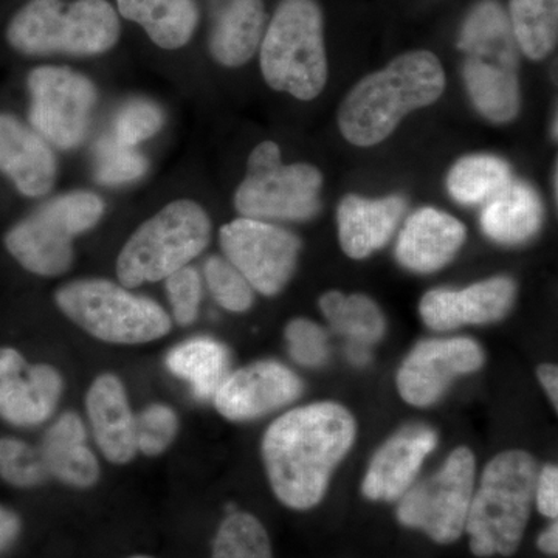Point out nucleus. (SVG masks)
Returning <instances> with one entry per match:
<instances>
[{"mask_svg": "<svg viewBox=\"0 0 558 558\" xmlns=\"http://www.w3.org/2000/svg\"><path fill=\"white\" fill-rule=\"evenodd\" d=\"M355 438L354 414L332 400L296 407L271 422L260 453L278 501L293 510L318 506Z\"/></svg>", "mask_w": 558, "mask_h": 558, "instance_id": "obj_1", "label": "nucleus"}, {"mask_svg": "<svg viewBox=\"0 0 558 558\" xmlns=\"http://www.w3.org/2000/svg\"><path fill=\"white\" fill-rule=\"evenodd\" d=\"M446 89V73L435 53L414 50L352 87L339 110V130L360 148L379 145L413 110L427 108Z\"/></svg>", "mask_w": 558, "mask_h": 558, "instance_id": "obj_2", "label": "nucleus"}, {"mask_svg": "<svg viewBox=\"0 0 558 558\" xmlns=\"http://www.w3.org/2000/svg\"><path fill=\"white\" fill-rule=\"evenodd\" d=\"M537 475V461L524 450H505L487 462L465 523L473 556L510 557L519 550Z\"/></svg>", "mask_w": 558, "mask_h": 558, "instance_id": "obj_3", "label": "nucleus"}, {"mask_svg": "<svg viewBox=\"0 0 558 558\" xmlns=\"http://www.w3.org/2000/svg\"><path fill=\"white\" fill-rule=\"evenodd\" d=\"M119 14L108 0H31L7 27V40L28 57H97L117 46Z\"/></svg>", "mask_w": 558, "mask_h": 558, "instance_id": "obj_4", "label": "nucleus"}, {"mask_svg": "<svg viewBox=\"0 0 558 558\" xmlns=\"http://www.w3.org/2000/svg\"><path fill=\"white\" fill-rule=\"evenodd\" d=\"M260 72L271 89L301 101L328 83L325 22L317 0H281L260 40Z\"/></svg>", "mask_w": 558, "mask_h": 558, "instance_id": "obj_5", "label": "nucleus"}, {"mask_svg": "<svg viewBox=\"0 0 558 558\" xmlns=\"http://www.w3.org/2000/svg\"><path fill=\"white\" fill-rule=\"evenodd\" d=\"M211 240V220L194 201L171 202L132 233L117 259L123 288L157 282L190 266Z\"/></svg>", "mask_w": 558, "mask_h": 558, "instance_id": "obj_6", "label": "nucleus"}, {"mask_svg": "<svg viewBox=\"0 0 558 558\" xmlns=\"http://www.w3.org/2000/svg\"><path fill=\"white\" fill-rule=\"evenodd\" d=\"M54 303L94 339L143 344L170 333L172 319L156 301L101 278L76 279L54 293Z\"/></svg>", "mask_w": 558, "mask_h": 558, "instance_id": "obj_7", "label": "nucleus"}, {"mask_svg": "<svg viewBox=\"0 0 558 558\" xmlns=\"http://www.w3.org/2000/svg\"><path fill=\"white\" fill-rule=\"evenodd\" d=\"M105 208L101 197L90 191L61 194L16 223L5 234V247L25 270L61 277L75 258L73 240L94 229Z\"/></svg>", "mask_w": 558, "mask_h": 558, "instance_id": "obj_8", "label": "nucleus"}, {"mask_svg": "<svg viewBox=\"0 0 558 558\" xmlns=\"http://www.w3.org/2000/svg\"><path fill=\"white\" fill-rule=\"evenodd\" d=\"M322 172L307 163L284 165L277 143L263 142L248 157L247 175L234 194L242 218L307 220L319 209Z\"/></svg>", "mask_w": 558, "mask_h": 558, "instance_id": "obj_9", "label": "nucleus"}, {"mask_svg": "<svg viewBox=\"0 0 558 558\" xmlns=\"http://www.w3.org/2000/svg\"><path fill=\"white\" fill-rule=\"evenodd\" d=\"M475 487V454L469 447H458L432 476L409 488L399 499L396 515L402 526L450 545L465 532Z\"/></svg>", "mask_w": 558, "mask_h": 558, "instance_id": "obj_10", "label": "nucleus"}, {"mask_svg": "<svg viewBox=\"0 0 558 558\" xmlns=\"http://www.w3.org/2000/svg\"><path fill=\"white\" fill-rule=\"evenodd\" d=\"M33 130L58 149L78 148L89 132L98 92L83 73L40 65L27 78Z\"/></svg>", "mask_w": 558, "mask_h": 558, "instance_id": "obj_11", "label": "nucleus"}, {"mask_svg": "<svg viewBox=\"0 0 558 558\" xmlns=\"http://www.w3.org/2000/svg\"><path fill=\"white\" fill-rule=\"evenodd\" d=\"M223 258L244 275L255 292L275 296L295 274L301 242L295 234L266 222L240 218L219 231Z\"/></svg>", "mask_w": 558, "mask_h": 558, "instance_id": "obj_12", "label": "nucleus"}, {"mask_svg": "<svg viewBox=\"0 0 558 558\" xmlns=\"http://www.w3.org/2000/svg\"><path fill=\"white\" fill-rule=\"evenodd\" d=\"M486 354L469 337L418 341L403 360L396 387L403 402L417 409L435 405L459 377L483 368Z\"/></svg>", "mask_w": 558, "mask_h": 558, "instance_id": "obj_13", "label": "nucleus"}, {"mask_svg": "<svg viewBox=\"0 0 558 558\" xmlns=\"http://www.w3.org/2000/svg\"><path fill=\"white\" fill-rule=\"evenodd\" d=\"M303 389V380L284 363L259 360L229 373L213 402L220 416L247 422L290 405Z\"/></svg>", "mask_w": 558, "mask_h": 558, "instance_id": "obj_14", "label": "nucleus"}, {"mask_svg": "<svg viewBox=\"0 0 558 558\" xmlns=\"http://www.w3.org/2000/svg\"><path fill=\"white\" fill-rule=\"evenodd\" d=\"M515 296L517 284L512 278H487L461 290H429L422 296L418 314L428 329L450 332L462 326L499 322L512 310Z\"/></svg>", "mask_w": 558, "mask_h": 558, "instance_id": "obj_15", "label": "nucleus"}, {"mask_svg": "<svg viewBox=\"0 0 558 558\" xmlns=\"http://www.w3.org/2000/svg\"><path fill=\"white\" fill-rule=\"evenodd\" d=\"M439 436L425 424L400 428L371 459L362 492L371 501H399L416 481L425 459L436 450Z\"/></svg>", "mask_w": 558, "mask_h": 558, "instance_id": "obj_16", "label": "nucleus"}, {"mask_svg": "<svg viewBox=\"0 0 558 558\" xmlns=\"http://www.w3.org/2000/svg\"><path fill=\"white\" fill-rule=\"evenodd\" d=\"M0 172L27 197L47 196L57 180L49 143L10 113H0Z\"/></svg>", "mask_w": 558, "mask_h": 558, "instance_id": "obj_17", "label": "nucleus"}, {"mask_svg": "<svg viewBox=\"0 0 558 558\" xmlns=\"http://www.w3.org/2000/svg\"><path fill=\"white\" fill-rule=\"evenodd\" d=\"M468 240L461 220L436 208L411 215L400 231L396 258L405 269L433 274L446 267Z\"/></svg>", "mask_w": 558, "mask_h": 558, "instance_id": "obj_18", "label": "nucleus"}, {"mask_svg": "<svg viewBox=\"0 0 558 558\" xmlns=\"http://www.w3.org/2000/svg\"><path fill=\"white\" fill-rule=\"evenodd\" d=\"M86 411L98 449L112 464H128L138 453L135 414L119 376L100 374L86 395Z\"/></svg>", "mask_w": 558, "mask_h": 558, "instance_id": "obj_19", "label": "nucleus"}, {"mask_svg": "<svg viewBox=\"0 0 558 558\" xmlns=\"http://www.w3.org/2000/svg\"><path fill=\"white\" fill-rule=\"evenodd\" d=\"M405 209L407 202L400 196L385 199L344 197L337 213L341 250L352 259L368 258L388 244Z\"/></svg>", "mask_w": 558, "mask_h": 558, "instance_id": "obj_20", "label": "nucleus"}, {"mask_svg": "<svg viewBox=\"0 0 558 558\" xmlns=\"http://www.w3.org/2000/svg\"><path fill=\"white\" fill-rule=\"evenodd\" d=\"M50 478L73 488H90L100 480V464L87 447V429L73 411L61 414L39 447Z\"/></svg>", "mask_w": 558, "mask_h": 558, "instance_id": "obj_21", "label": "nucleus"}, {"mask_svg": "<svg viewBox=\"0 0 558 558\" xmlns=\"http://www.w3.org/2000/svg\"><path fill=\"white\" fill-rule=\"evenodd\" d=\"M62 391L64 379L54 366L27 365L0 379V417L16 427H35L54 413Z\"/></svg>", "mask_w": 558, "mask_h": 558, "instance_id": "obj_22", "label": "nucleus"}, {"mask_svg": "<svg viewBox=\"0 0 558 558\" xmlns=\"http://www.w3.org/2000/svg\"><path fill=\"white\" fill-rule=\"evenodd\" d=\"M266 28L263 0H227L209 35V53L226 68H240L259 49Z\"/></svg>", "mask_w": 558, "mask_h": 558, "instance_id": "obj_23", "label": "nucleus"}, {"mask_svg": "<svg viewBox=\"0 0 558 558\" xmlns=\"http://www.w3.org/2000/svg\"><path fill=\"white\" fill-rule=\"evenodd\" d=\"M542 222L543 204L537 191L521 182L510 183L481 213V229L501 245L524 244L538 233Z\"/></svg>", "mask_w": 558, "mask_h": 558, "instance_id": "obj_24", "label": "nucleus"}, {"mask_svg": "<svg viewBox=\"0 0 558 558\" xmlns=\"http://www.w3.org/2000/svg\"><path fill=\"white\" fill-rule=\"evenodd\" d=\"M121 16L142 25L165 50H178L193 38L199 24L196 0H117Z\"/></svg>", "mask_w": 558, "mask_h": 558, "instance_id": "obj_25", "label": "nucleus"}, {"mask_svg": "<svg viewBox=\"0 0 558 558\" xmlns=\"http://www.w3.org/2000/svg\"><path fill=\"white\" fill-rule=\"evenodd\" d=\"M470 98L481 116L494 123H509L520 109V87L513 65L470 58L464 64Z\"/></svg>", "mask_w": 558, "mask_h": 558, "instance_id": "obj_26", "label": "nucleus"}, {"mask_svg": "<svg viewBox=\"0 0 558 558\" xmlns=\"http://www.w3.org/2000/svg\"><path fill=\"white\" fill-rule=\"evenodd\" d=\"M168 371L190 385L201 400L213 399L230 373V351L211 337H194L171 349L165 359Z\"/></svg>", "mask_w": 558, "mask_h": 558, "instance_id": "obj_27", "label": "nucleus"}, {"mask_svg": "<svg viewBox=\"0 0 558 558\" xmlns=\"http://www.w3.org/2000/svg\"><path fill=\"white\" fill-rule=\"evenodd\" d=\"M517 40L508 13L497 0H483L470 11L459 35L458 49L470 58L517 65Z\"/></svg>", "mask_w": 558, "mask_h": 558, "instance_id": "obj_28", "label": "nucleus"}, {"mask_svg": "<svg viewBox=\"0 0 558 558\" xmlns=\"http://www.w3.org/2000/svg\"><path fill=\"white\" fill-rule=\"evenodd\" d=\"M318 306L333 332L343 336L348 344L371 349L387 332L384 312L369 296L330 290L322 295Z\"/></svg>", "mask_w": 558, "mask_h": 558, "instance_id": "obj_29", "label": "nucleus"}, {"mask_svg": "<svg viewBox=\"0 0 558 558\" xmlns=\"http://www.w3.org/2000/svg\"><path fill=\"white\" fill-rule=\"evenodd\" d=\"M513 182L508 161L488 154L462 157L451 168L447 186L462 205H486Z\"/></svg>", "mask_w": 558, "mask_h": 558, "instance_id": "obj_30", "label": "nucleus"}, {"mask_svg": "<svg viewBox=\"0 0 558 558\" xmlns=\"http://www.w3.org/2000/svg\"><path fill=\"white\" fill-rule=\"evenodd\" d=\"M508 16L517 46L527 58L539 61L556 49L558 0H510Z\"/></svg>", "mask_w": 558, "mask_h": 558, "instance_id": "obj_31", "label": "nucleus"}, {"mask_svg": "<svg viewBox=\"0 0 558 558\" xmlns=\"http://www.w3.org/2000/svg\"><path fill=\"white\" fill-rule=\"evenodd\" d=\"M209 558H274L266 527L255 515L233 510L222 520Z\"/></svg>", "mask_w": 558, "mask_h": 558, "instance_id": "obj_32", "label": "nucleus"}, {"mask_svg": "<svg viewBox=\"0 0 558 558\" xmlns=\"http://www.w3.org/2000/svg\"><path fill=\"white\" fill-rule=\"evenodd\" d=\"M204 278L213 299L222 310L244 314L255 303V289L229 259L211 256L204 266Z\"/></svg>", "mask_w": 558, "mask_h": 558, "instance_id": "obj_33", "label": "nucleus"}, {"mask_svg": "<svg viewBox=\"0 0 558 558\" xmlns=\"http://www.w3.org/2000/svg\"><path fill=\"white\" fill-rule=\"evenodd\" d=\"M148 160L134 146L119 140H101L95 148V179L102 185L116 186L134 182L145 175Z\"/></svg>", "mask_w": 558, "mask_h": 558, "instance_id": "obj_34", "label": "nucleus"}, {"mask_svg": "<svg viewBox=\"0 0 558 558\" xmlns=\"http://www.w3.org/2000/svg\"><path fill=\"white\" fill-rule=\"evenodd\" d=\"M0 476L13 486H40L50 478L39 449L20 439H0Z\"/></svg>", "mask_w": 558, "mask_h": 558, "instance_id": "obj_35", "label": "nucleus"}, {"mask_svg": "<svg viewBox=\"0 0 558 558\" xmlns=\"http://www.w3.org/2000/svg\"><path fill=\"white\" fill-rule=\"evenodd\" d=\"M179 417L171 407L153 403L135 416V444L145 457H159L178 438Z\"/></svg>", "mask_w": 558, "mask_h": 558, "instance_id": "obj_36", "label": "nucleus"}, {"mask_svg": "<svg viewBox=\"0 0 558 558\" xmlns=\"http://www.w3.org/2000/svg\"><path fill=\"white\" fill-rule=\"evenodd\" d=\"M290 357L304 368L326 365L330 355L329 336L323 326L310 318H295L284 330Z\"/></svg>", "mask_w": 558, "mask_h": 558, "instance_id": "obj_37", "label": "nucleus"}, {"mask_svg": "<svg viewBox=\"0 0 558 558\" xmlns=\"http://www.w3.org/2000/svg\"><path fill=\"white\" fill-rule=\"evenodd\" d=\"M163 112L156 102L149 100L128 101L113 120L112 137L120 143L137 148L138 143L145 142L157 134L163 126Z\"/></svg>", "mask_w": 558, "mask_h": 558, "instance_id": "obj_38", "label": "nucleus"}, {"mask_svg": "<svg viewBox=\"0 0 558 558\" xmlns=\"http://www.w3.org/2000/svg\"><path fill=\"white\" fill-rule=\"evenodd\" d=\"M168 300L172 317L179 326H190L196 322L202 303V278L194 267H182L167 279Z\"/></svg>", "mask_w": 558, "mask_h": 558, "instance_id": "obj_39", "label": "nucleus"}, {"mask_svg": "<svg viewBox=\"0 0 558 558\" xmlns=\"http://www.w3.org/2000/svg\"><path fill=\"white\" fill-rule=\"evenodd\" d=\"M534 502L546 519L557 520L558 515V469L556 464L538 470L535 483Z\"/></svg>", "mask_w": 558, "mask_h": 558, "instance_id": "obj_40", "label": "nucleus"}, {"mask_svg": "<svg viewBox=\"0 0 558 558\" xmlns=\"http://www.w3.org/2000/svg\"><path fill=\"white\" fill-rule=\"evenodd\" d=\"M21 527L20 517L0 506V553L16 542L21 534Z\"/></svg>", "mask_w": 558, "mask_h": 558, "instance_id": "obj_41", "label": "nucleus"}, {"mask_svg": "<svg viewBox=\"0 0 558 558\" xmlns=\"http://www.w3.org/2000/svg\"><path fill=\"white\" fill-rule=\"evenodd\" d=\"M537 379L545 389L546 395L553 403L554 410L558 409V369L553 363H543L537 368Z\"/></svg>", "mask_w": 558, "mask_h": 558, "instance_id": "obj_42", "label": "nucleus"}, {"mask_svg": "<svg viewBox=\"0 0 558 558\" xmlns=\"http://www.w3.org/2000/svg\"><path fill=\"white\" fill-rule=\"evenodd\" d=\"M27 368L24 355L13 348H0V379Z\"/></svg>", "mask_w": 558, "mask_h": 558, "instance_id": "obj_43", "label": "nucleus"}, {"mask_svg": "<svg viewBox=\"0 0 558 558\" xmlns=\"http://www.w3.org/2000/svg\"><path fill=\"white\" fill-rule=\"evenodd\" d=\"M538 549L546 556L556 557L558 554V524L554 520L545 531L539 534L537 539Z\"/></svg>", "mask_w": 558, "mask_h": 558, "instance_id": "obj_44", "label": "nucleus"}, {"mask_svg": "<svg viewBox=\"0 0 558 558\" xmlns=\"http://www.w3.org/2000/svg\"><path fill=\"white\" fill-rule=\"evenodd\" d=\"M131 558H153V557H148V556H135V557H131Z\"/></svg>", "mask_w": 558, "mask_h": 558, "instance_id": "obj_45", "label": "nucleus"}]
</instances>
